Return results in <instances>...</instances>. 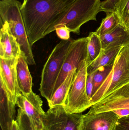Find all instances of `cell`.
<instances>
[{"label":"cell","mask_w":129,"mask_h":130,"mask_svg":"<svg viewBox=\"0 0 129 130\" xmlns=\"http://www.w3.org/2000/svg\"><path fill=\"white\" fill-rule=\"evenodd\" d=\"M101 5L100 0H76L55 30L58 27L65 26L70 32L79 35L83 25L90 21H97Z\"/></svg>","instance_id":"6"},{"label":"cell","mask_w":129,"mask_h":130,"mask_svg":"<svg viewBox=\"0 0 129 130\" xmlns=\"http://www.w3.org/2000/svg\"><path fill=\"white\" fill-rule=\"evenodd\" d=\"M119 119L114 111L87 113L83 115L81 130H115Z\"/></svg>","instance_id":"12"},{"label":"cell","mask_w":129,"mask_h":130,"mask_svg":"<svg viewBox=\"0 0 129 130\" xmlns=\"http://www.w3.org/2000/svg\"><path fill=\"white\" fill-rule=\"evenodd\" d=\"M88 66L87 59L82 62L67 95L64 106L70 113H81L92 106L86 90Z\"/></svg>","instance_id":"5"},{"label":"cell","mask_w":129,"mask_h":130,"mask_svg":"<svg viewBox=\"0 0 129 130\" xmlns=\"http://www.w3.org/2000/svg\"><path fill=\"white\" fill-rule=\"evenodd\" d=\"M0 124L2 130H9L16 115V105L8 97L4 83L0 79Z\"/></svg>","instance_id":"14"},{"label":"cell","mask_w":129,"mask_h":130,"mask_svg":"<svg viewBox=\"0 0 129 130\" xmlns=\"http://www.w3.org/2000/svg\"><path fill=\"white\" fill-rule=\"evenodd\" d=\"M94 72L88 74L87 80H86V90H87V94L90 99V102L93 96V88H94L93 78H94Z\"/></svg>","instance_id":"26"},{"label":"cell","mask_w":129,"mask_h":130,"mask_svg":"<svg viewBox=\"0 0 129 130\" xmlns=\"http://www.w3.org/2000/svg\"><path fill=\"white\" fill-rule=\"evenodd\" d=\"M73 40L70 39L59 42L54 48L44 65L39 91L47 102L54 94L55 86Z\"/></svg>","instance_id":"3"},{"label":"cell","mask_w":129,"mask_h":130,"mask_svg":"<svg viewBox=\"0 0 129 130\" xmlns=\"http://www.w3.org/2000/svg\"><path fill=\"white\" fill-rule=\"evenodd\" d=\"M115 130H129V118L127 117L120 118Z\"/></svg>","instance_id":"27"},{"label":"cell","mask_w":129,"mask_h":130,"mask_svg":"<svg viewBox=\"0 0 129 130\" xmlns=\"http://www.w3.org/2000/svg\"><path fill=\"white\" fill-rule=\"evenodd\" d=\"M113 64V63L108 66L100 67L94 72V78H93L94 88H93V95L97 91L98 89L102 85L105 79L107 78V76H108L112 69Z\"/></svg>","instance_id":"22"},{"label":"cell","mask_w":129,"mask_h":130,"mask_svg":"<svg viewBox=\"0 0 129 130\" xmlns=\"http://www.w3.org/2000/svg\"><path fill=\"white\" fill-rule=\"evenodd\" d=\"M127 117L128 118H129V116H128V117Z\"/></svg>","instance_id":"30"},{"label":"cell","mask_w":129,"mask_h":130,"mask_svg":"<svg viewBox=\"0 0 129 130\" xmlns=\"http://www.w3.org/2000/svg\"><path fill=\"white\" fill-rule=\"evenodd\" d=\"M9 130H19V125L16 120H14L12 122Z\"/></svg>","instance_id":"29"},{"label":"cell","mask_w":129,"mask_h":130,"mask_svg":"<svg viewBox=\"0 0 129 130\" xmlns=\"http://www.w3.org/2000/svg\"><path fill=\"white\" fill-rule=\"evenodd\" d=\"M21 53L19 44L11 32L7 22L1 24L0 58L5 59H17Z\"/></svg>","instance_id":"13"},{"label":"cell","mask_w":129,"mask_h":130,"mask_svg":"<svg viewBox=\"0 0 129 130\" xmlns=\"http://www.w3.org/2000/svg\"><path fill=\"white\" fill-rule=\"evenodd\" d=\"M120 0H105L101 2L100 11H104L106 14L115 12L117 5Z\"/></svg>","instance_id":"24"},{"label":"cell","mask_w":129,"mask_h":130,"mask_svg":"<svg viewBox=\"0 0 129 130\" xmlns=\"http://www.w3.org/2000/svg\"><path fill=\"white\" fill-rule=\"evenodd\" d=\"M77 69L69 73L64 82L55 91L51 99L48 102L49 108L64 105L67 95L75 78Z\"/></svg>","instance_id":"17"},{"label":"cell","mask_w":129,"mask_h":130,"mask_svg":"<svg viewBox=\"0 0 129 130\" xmlns=\"http://www.w3.org/2000/svg\"><path fill=\"white\" fill-rule=\"evenodd\" d=\"M88 43V37L73 40L55 86L54 94L64 82L68 74L78 69L82 62L87 59Z\"/></svg>","instance_id":"8"},{"label":"cell","mask_w":129,"mask_h":130,"mask_svg":"<svg viewBox=\"0 0 129 130\" xmlns=\"http://www.w3.org/2000/svg\"><path fill=\"white\" fill-rule=\"evenodd\" d=\"M76 0H23L21 12L31 46L55 30Z\"/></svg>","instance_id":"1"},{"label":"cell","mask_w":129,"mask_h":130,"mask_svg":"<svg viewBox=\"0 0 129 130\" xmlns=\"http://www.w3.org/2000/svg\"><path fill=\"white\" fill-rule=\"evenodd\" d=\"M87 37L88 43L87 61L89 66L97 58L103 49L100 37L95 32H90Z\"/></svg>","instance_id":"19"},{"label":"cell","mask_w":129,"mask_h":130,"mask_svg":"<svg viewBox=\"0 0 129 130\" xmlns=\"http://www.w3.org/2000/svg\"><path fill=\"white\" fill-rule=\"evenodd\" d=\"M129 108V83L92 105L88 113L95 114Z\"/></svg>","instance_id":"10"},{"label":"cell","mask_w":129,"mask_h":130,"mask_svg":"<svg viewBox=\"0 0 129 130\" xmlns=\"http://www.w3.org/2000/svg\"><path fill=\"white\" fill-rule=\"evenodd\" d=\"M129 83V45L122 48L112 69L91 100L93 105L114 91Z\"/></svg>","instance_id":"4"},{"label":"cell","mask_w":129,"mask_h":130,"mask_svg":"<svg viewBox=\"0 0 129 130\" xmlns=\"http://www.w3.org/2000/svg\"><path fill=\"white\" fill-rule=\"evenodd\" d=\"M120 24L119 18L116 12L108 13L102 20L100 26L95 32L98 36H101L110 32Z\"/></svg>","instance_id":"20"},{"label":"cell","mask_w":129,"mask_h":130,"mask_svg":"<svg viewBox=\"0 0 129 130\" xmlns=\"http://www.w3.org/2000/svg\"><path fill=\"white\" fill-rule=\"evenodd\" d=\"M17 59H5L0 58V79L4 83L9 99L16 105L17 98L22 93L17 76Z\"/></svg>","instance_id":"11"},{"label":"cell","mask_w":129,"mask_h":130,"mask_svg":"<svg viewBox=\"0 0 129 130\" xmlns=\"http://www.w3.org/2000/svg\"><path fill=\"white\" fill-rule=\"evenodd\" d=\"M83 115L70 113L63 105L49 109L43 118L44 126L48 130H81Z\"/></svg>","instance_id":"7"},{"label":"cell","mask_w":129,"mask_h":130,"mask_svg":"<svg viewBox=\"0 0 129 130\" xmlns=\"http://www.w3.org/2000/svg\"><path fill=\"white\" fill-rule=\"evenodd\" d=\"M43 102L40 96L31 92L27 94L21 93L17 98L16 105L29 118L33 125L39 129L44 128L43 118L45 112L42 108Z\"/></svg>","instance_id":"9"},{"label":"cell","mask_w":129,"mask_h":130,"mask_svg":"<svg viewBox=\"0 0 129 130\" xmlns=\"http://www.w3.org/2000/svg\"><path fill=\"white\" fill-rule=\"evenodd\" d=\"M113 111L116 113L120 118L129 116V108L119 109Z\"/></svg>","instance_id":"28"},{"label":"cell","mask_w":129,"mask_h":130,"mask_svg":"<svg viewBox=\"0 0 129 130\" xmlns=\"http://www.w3.org/2000/svg\"><path fill=\"white\" fill-rule=\"evenodd\" d=\"M120 24L129 30V0H120L116 8Z\"/></svg>","instance_id":"21"},{"label":"cell","mask_w":129,"mask_h":130,"mask_svg":"<svg viewBox=\"0 0 129 130\" xmlns=\"http://www.w3.org/2000/svg\"><path fill=\"white\" fill-rule=\"evenodd\" d=\"M58 36L62 40H68L70 39V31L65 26H61L56 29Z\"/></svg>","instance_id":"25"},{"label":"cell","mask_w":129,"mask_h":130,"mask_svg":"<svg viewBox=\"0 0 129 130\" xmlns=\"http://www.w3.org/2000/svg\"><path fill=\"white\" fill-rule=\"evenodd\" d=\"M122 47H115L106 50H102L97 58L88 66V74L94 72L100 67L108 66L113 63L117 55Z\"/></svg>","instance_id":"18"},{"label":"cell","mask_w":129,"mask_h":130,"mask_svg":"<svg viewBox=\"0 0 129 130\" xmlns=\"http://www.w3.org/2000/svg\"><path fill=\"white\" fill-rule=\"evenodd\" d=\"M19 128L21 130H48L45 127L42 129H39L36 127L31 122L29 118L20 108L17 110L16 120Z\"/></svg>","instance_id":"23"},{"label":"cell","mask_w":129,"mask_h":130,"mask_svg":"<svg viewBox=\"0 0 129 130\" xmlns=\"http://www.w3.org/2000/svg\"><path fill=\"white\" fill-rule=\"evenodd\" d=\"M19 130H21V129H19Z\"/></svg>","instance_id":"31"},{"label":"cell","mask_w":129,"mask_h":130,"mask_svg":"<svg viewBox=\"0 0 129 130\" xmlns=\"http://www.w3.org/2000/svg\"><path fill=\"white\" fill-rule=\"evenodd\" d=\"M22 4L17 0H1L0 1L1 24L7 22L10 31L16 39L21 53L28 64L35 65V61L27 36L21 12Z\"/></svg>","instance_id":"2"},{"label":"cell","mask_w":129,"mask_h":130,"mask_svg":"<svg viewBox=\"0 0 129 130\" xmlns=\"http://www.w3.org/2000/svg\"><path fill=\"white\" fill-rule=\"evenodd\" d=\"M100 37L102 49L104 50L129 45V30L120 24Z\"/></svg>","instance_id":"15"},{"label":"cell","mask_w":129,"mask_h":130,"mask_svg":"<svg viewBox=\"0 0 129 130\" xmlns=\"http://www.w3.org/2000/svg\"><path fill=\"white\" fill-rule=\"evenodd\" d=\"M28 64L22 53L17 58L16 73L17 82L22 94H27L32 91V78Z\"/></svg>","instance_id":"16"}]
</instances>
